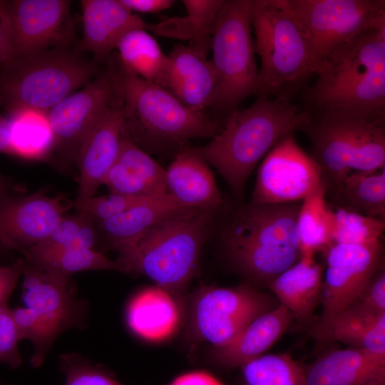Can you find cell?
Here are the masks:
<instances>
[{"label":"cell","instance_id":"cell-1","mask_svg":"<svg viewBox=\"0 0 385 385\" xmlns=\"http://www.w3.org/2000/svg\"><path fill=\"white\" fill-rule=\"evenodd\" d=\"M304 98L314 113L385 118V18L337 48Z\"/></svg>","mask_w":385,"mask_h":385},{"label":"cell","instance_id":"cell-2","mask_svg":"<svg viewBox=\"0 0 385 385\" xmlns=\"http://www.w3.org/2000/svg\"><path fill=\"white\" fill-rule=\"evenodd\" d=\"M309 115L291 101L258 96L248 108L233 111L208 143L191 149L217 169L241 200L257 164L282 138L299 130Z\"/></svg>","mask_w":385,"mask_h":385},{"label":"cell","instance_id":"cell-3","mask_svg":"<svg viewBox=\"0 0 385 385\" xmlns=\"http://www.w3.org/2000/svg\"><path fill=\"white\" fill-rule=\"evenodd\" d=\"M216 210L180 207L118 252L123 272L143 274L171 294L198 272L202 246Z\"/></svg>","mask_w":385,"mask_h":385},{"label":"cell","instance_id":"cell-4","mask_svg":"<svg viewBox=\"0 0 385 385\" xmlns=\"http://www.w3.org/2000/svg\"><path fill=\"white\" fill-rule=\"evenodd\" d=\"M301 202L242 205L223 240L237 269L250 279L269 283L300 257L297 218Z\"/></svg>","mask_w":385,"mask_h":385},{"label":"cell","instance_id":"cell-5","mask_svg":"<svg viewBox=\"0 0 385 385\" xmlns=\"http://www.w3.org/2000/svg\"><path fill=\"white\" fill-rule=\"evenodd\" d=\"M250 21L261 62L256 95L291 101L318 68L288 0H251Z\"/></svg>","mask_w":385,"mask_h":385},{"label":"cell","instance_id":"cell-6","mask_svg":"<svg viewBox=\"0 0 385 385\" xmlns=\"http://www.w3.org/2000/svg\"><path fill=\"white\" fill-rule=\"evenodd\" d=\"M98 73L96 63L70 47L8 60L0 64V108L9 116L26 111L46 113Z\"/></svg>","mask_w":385,"mask_h":385},{"label":"cell","instance_id":"cell-7","mask_svg":"<svg viewBox=\"0 0 385 385\" xmlns=\"http://www.w3.org/2000/svg\"><path fill=\"white\" fill-rule=\"evenodd\" d=\"M299 130L310 139L311 155L321 168L326 195L351 172L385 168V118L309 112Z\"/></svg>","mask_w":385,"mask_h":385},{"label":"cell","instance_id":"cell-8","mask_svg":"<svg viewBox=\"0 0 385 385\" xmlns=\"http://www.w3.org/2000/svg\"><path fill=\"white\" fill-rule=\"evenodd\" d=\"M120 66V65H119ZM119 93L128 137L176 143L213 138L222 126L183 104L160 85L125 73L120 66Z\"/></svg>","mask_w":385,"mask_h":385},{"label":"cell","instance_id":"cell-9","mask_svg":"<svg viewBox=\"0 0 385 385\" xmlns=\"http://www.w3.org/2000/svg\"><path fill=\"white\" fill-rule=\"evenodd\" d=\"M251 0H223L212 35L216 87L209 108L227 116L257 94L258 71L251 34Z\"/></svg>","mask_w":385,"mask_h":385},{"label":"cell","instance_id":"cell-10","mask_svg":"<svg viewBox=\"0 0 385 385\" xmlns=\"http://www.w3.org/2000/svg\"><path fill=\"white\" fill-rule=\"evenodd\" d=\"M288 3L306 37L317 71L337 48L385 18L384 0H288Z\"/></svg>","mask_w":385,"mask_h":385},{"label":"cell","instance_id":"cell-11","mask_svg":"<svg viewBox=\"0 0 385 385\" xmlns=\"http://www.w3.org/2000/svg\"><path fill=\"white\" fill-rule=\"evenodd\" d=\"M70 0H0L6 61L70 47L74 30Z\"/></svg>","mask_w":385,"mask_h":385},{"label":"cell","instance_id":"cell-12","mask_svg":"<svg viewBox=\"0 0 385 385\" xmlns=\"http://www.w3.org/2000/svg\"><path fill=\"white\" fill-rule=\"evenodd\" d=\"M119 71L117 59H110L106 69L45 113L53 135L52 151L62 160L75 163L88 131L119 98Z\"/></svg>","mask_w":385,"mask_h":385},{"label":"cell","instance_id":"cell-13","mask_svg":"<svg viewBox=\"0 0 385 385\" xmlns=\"http://www.w3.org/2000/svg\"><path fill=\"white\" fill-rule=\"evenodd\" d=\"M325 186L321 168L298 144L294 133L282 138L260 163L252 202H301Z\"/></svg>","mask_w":385,"mask_h":385},{"label":"cell","instance_id":"cell-14","mask_svg":"<svg viewBox=\"0 0 385 385\" xmlns=\"http://www.w3.org/2000/svg\"><path fill=\"white\" fill-rule=\"evenodd\" d=\"M277 306L266 294L248 285L202 287L194 302V326L202 339L220 346Z\"/></svg>","mask_w":385,"mask_h":385},{"label":"cell","instance_id":"cell-15","mask_svg":"<svg viewBox=\"0 0 385 385\" xmlns=\"http://www.w3.org/2000/svg\"><path fill=\"white\" fill-rule=\"evenodd\" d=\"M381 242L334 244L326 251L321 317L336 314L351 304L366 287L381 266Z\"/></svg>","mask_w":385,"mask_h":385},{"label":"cell","instance_id":"cell-16","mask_svg":"<svg viewBox=\"0 0 385 385\" xmlns=\"http://www.w3.org/2000/svg\"><path fill=\"white\" fill-rule=\"evenodd\" d=\"M120 96L106 111L84 138L75 163L79 184L73 206L95 196L116 160L127 135Z\"/></svg>","mask_w":385,"mask_h":385},{"label":"cell","instance_id":"cell-17","mask_svg":"<svg viewBox=\"0 0 385 385\" xmlns=\"http://www.w3.org/2000/svg\"><path fill=\"white\" fill-rule=\"evenodd\" d=\"M21 299L56 338L62 332L84 324L85 306L75 299L69 277L41 269L24 260Z\"/></svg>","mask_w":385,"mask_h":385},{"label":"cell","instance_id":"cell-18","mask_svg":"<svg viewBox=\"0 0 385 385\" xmlns=\"http://www.w3.org/2000/svg\"><path fill=\"white\" fill-rule=\"evenodd\" d=\"M70 207L61 196L36 192L13 197L6 193L0 198V229L24 253L44 240Z\"/></svg>","mask_w":385,"mask_h":385},{"label":"cell","instance_id":"cell-19","mask_svg":"<svg viewBox=\"0 0 385 385\" xmlns=\"http://www.w3.org/2000/svg\"><path fill=\"white\" fill-rule=\"evenodd\" d=\"M80 4L83 36L76 51L90 53L97 64L110 57L128 31L148 30L149 24L128 10L120 0H81Z\"/></svg>","mask_w":385,"mask_h":385},{"label":"cell","instance_id":"cell-20","mask_svg":"<svg viewBox=\"0 0 385 385\" xmlns=\"http://www.w3.org/2000/svg\"><path fill=\"white\" fill-rule=\"evenodd\" d=\"M157 84L173 94L192 110L204 113L216 87V77L207 55L190 46L176 45L167 56Z\"/></svg>","mask_w":385,"mask_h":385},{"label":"cell","instance_id":"cell-21","mask_svg":"<svg viewBox=\"0 0 385 385\" xmlns=\"http://www.w3.org/2000/svg\"><path fill=\"white\" fill-rule=\"evenodd\" d=\"M384 381L385 353L353 347L323 354L305 374V385H372Z\"/></svg>","mask_w":385,"mask_h":385},{"label":"cell","instance_id":"cell-22","mask_svg":"<svg viewBox=\"0 0 385 385\" xmlns=\"http://www.w3.org/2000/svg\"><path fill=\"white\" fill-rule=\"evenodd\" d=\"M103 185L111 193L147 197L168 195L165 169L135 144L128 134Z\"/></svg>","mask_w":385,"mask_h":385},{"label":"cell","instance_id":"cell-23","mask_svg":"<svg viewBox=\"0 0 385 385\" xmlns=\"http://www.w3.org/2000/svg\"><path fill=\"white\" fill-rule=\"evenodd\" d=\"M309 334L319 340L385 353V313H374L349 304L332 315L320 316L311 325Z\"/></svg>","mask_w":385,"mask_h":385},{"label":"cell","instance_id":"cell-24","mask_svg":"<svg viewBox=\"0 0 385 385\" xmlns=\"http://www.w3.org/2000/svg\"><path fill=\"white\" fill-rule=\"evenodd\" d=\"M293 319L291 312L279 304L252 321L229 342L215 346L212 358L225 367L242 366L269 349Z\"/></svg>","mask_w":385,"mask_h":385},{"label":"cell","instance_id":"cell-25","mask_svg":"<svg viewBox=\"0 0 385 385\" xmlns=\"http://www.w3.org/2000/svg\"><path fill=\"white\" fill-rule=\"evenodd\" d=\"M165 178L167 193L183 207L217 210L222 202L207 163L191 148L176 155Z\"/></svg>","mask_w":385,"mask_h":385},{"label":"cell","instance_id":"cell-26","mask_svg":"<svg viewBox=\"0 0 385 385\" xmlns=\"http://www.w3.org/2000/svg\"><path fill=\"white\" fill-rule=\"evenodd\" d=\"M323 272V267L314 255H300L293 265L272 279L269 287L294 319L309 322L321 301Z\"/></svg>","mask_w":385,"mask_h":385},{"label":"cell","instance_id":"cell-27","mask_svg":"<svg viewBox=\"0 0 385 385\" xmlns=\"http://www.w3.org/2000/svg\"><path fill=\"white\" fill-rule=\"evenodd\" d=\"M126 319L130 329L138 336L145 340L160 342L175 333L180 316L171 294L156 286L138 292L131 299Z\"/></svg>","mask_w":385,"mask_h":385},{"label":"cell","instance_id":"cell-28","mask_svg":"<svg viewBox=\"0 0 385 385\" xmlns=\"http://www.w3.org/2000/svg\"><path fill=\"white\" fill-rule=\"evenodd\" d=\"M183 207L168 195L153 197L100 225L113 248L118 252L170 213Z\"/></svg>","mask_w":385,"mask_h":385},{"label":"cell","instance_id":"cell-29","mask_svg":"<svg viewBox=\"0 0 385 385\" xmlns=\"http://www.w3.org/2000/svg\"><path fill=\"white\" fill-rule=\"evenodd\" d=\"M327 195L336 207L384 220L385 168L351 172Z\"/></svg>","mask_w":385,"mask_h":385},{"label":"cell","instance_id":"cell-30","mask_svg":"<svg viewBox=\"0 0 385 385\" xmlns=\"http://www.w3.org/2000/svg\"><path fill=\"white\" fill-rule=\"evenodd\" d=\"M326 188L306 197L301 202L297 218L300 255H314L332 245L334 213L326 201Z\"/></svg>","mask_w":385,"mask_h":385},{"label":"cell","instance_id":"cell-31","mask_svg":"<svg viewBox=\"0 0 385 385\" xmlns=\"http://www.w3.org/2000/svg\"><path fill=\"white\" fill-rule=\"evenodd\" d=\"M117 61L127 73L155 83L166 64L165 56L156 40L143 29L128 31L118 42Z\"/></svg>","mask_w":385,"mask_h":385},{"label":"cell","instance_id":"cell-32","mask_svg":"<svg viewBox=\"0 0 385 385\" xmlns=\"http://www.w3.org/2000/svg\"><path fill=\"white\" fill-rule=\"evenodd\" d=\"M14 155L43 160L52 152L53 135L46 114L26 111L9 117Z\"/></svg>","mask_w":385,"mask_h":385},{"label":"cell","instance_id":"cell-33","mask_svg":"<svg viewBox=\"0 0 385 385\" xmlns=\"http://www.w3.org/2000/svg\"><path fill=\"white\" fill-rule=\"evenodd\" d=\"M93 220L83 212L65 215L42 242L24 252L25 257L66 249L93 248L96 242Z\"/></svg>","mask_w":385,"mask_h":385},{"label":"cell","instance_id":"cell-34","mask_svg":"<svg viewBox=\"0 0 385 385\" xmlns=\"http://www.w3.org/2000/svg\"><path fill=\"white\" fill-rule=\"evenodd\" d=\"M25 257L41 269L69 277L74 273L88 270L123 272L117 260H111L93 248L66 249Z\"/></svg>","mask_w":385,"mask_h":385},{"label":"cell","instance_id":"cell-35","mask_svg":"<svg viewBox=\"0 0 385 385\" xmlns=\"http://www.w3.org/2000/svg\"><path fill=\"white\" fill-rule=\"evenodd\" d=\"M247 385H305L306 370L289 355H262L241 366Z\"/></svg>","mask_w":385,"mask_h":385},{"label":"cell","instance_id":"cell-36","mask_svg":"<svg viewBox=\"0 0 385 385\" xmlns=\"http://www.w3.org/2000/svg\"><path fill=\"white\" fill-rule=\"evenodd\" d=\"M333 213L332 245L381 242L385 229L384 220L340 207L333 210Z\"/></svg>","mask_w":385,"mask_h":385},{"label":"cell","instance_id":"cell-37","mask_svg":"<svg viewBox=\"0 0 385 385\" xmlns=\"http://www.w3.org/2000/svg\"><path fill=\"white\" fill-rule=\"evenodd\" d=\"M11 312L19 340L28 339L34 345V353L31 363L34 366H39L56 338L43 320L30 308L25 306L16 307L11 309Z\"/></svg>","mask_w":385,"mask_h":385},{"label":"cell","instance_id":"cell-38","mask_svg":"<svg viewBox=\"0 0 385 385\" xmlns=\"http://www.w3.org/2000/svg\"><path fill=\"white\" fill-rule=\"evenodd\" d=\"M223 0H184L183 3L194 30L189 46L207 55L213 24Z\"/></svg>","mask_w":385,"mask_h":385},{"label":"cell","instance_id":"cell-39","mask_svg":"<svg viewBox=\"0 0 385 385\" xmlns=\"http://www.w3.org/2000/svg\"><path fill=\"white\" fill-rule=\"evenodd\" d=\"M59 365L65 385H124L78 354L61 355Z\"/></svg>","mask_w":385,"mask_h":385},{"label":"cell","instance_id":"cell-40","mask_svg":"<svg viewBox=\"0 0 385 385\" xmlns=\"http://www.w3.org/2000/svg\"><path fill=\"white\" fill-rule=\"evenodd\" d=\"M151 198L153 197L110 193L108 195L93 196L75 206V208L77 212H83L93 220H96L101 222L143 204Z\"/></svg>","mask_w":385,"mask_h":385},{"label":"cell","instance_id":"cell-41","mask_svg":"<svg viewBox=\"0 0 385 385\" xmlns=\"http://www.w3.org/2000/svg\"><path fill=\"white\" fill-rule=\"evenodd\" d=\"M19 341L11 309L6 305L0 309V363L12 369L21 365L23 359L18 349Z\"/></svg>","mask_w":385,"mask_h":385},{"label":"cell","instance_id":"cell-42","mask_svg":"<svg viewBox=\"0 0 385 385\" xmlns=\"http://www.w3.org/2000/svg\"><path fill=\"white\" fill-rule=\"evenodd\" d=\"M349 304L374 313H385V272L382 267L364 290Z\"/></svg>","mask_w":385,"mask_h":385},{"label":"cell","instance_id":"cell-43","mask_svg":"<svg viewBox=\"0 0 385 385\" xmlns=\"http://www.w3.org/2000/svg\"><path fill=\"white\" fill-rule=\"evenodd\" d=\"M24 260L19 258L6 266H0V309L8 305V300L19 277L22 275Z\"/></svg>","mask_w":385,"mask_h":385},{"label":"cell","instance_id":"cell-44","mask_svg":"<svg viewBox=\"0 0 385 385\" xmlns=\"http://www.w3.org/2000/svg\"><path fill=\"white\" fill-rule=\"evenodd\" d=\"M132 12L155 13L170 8L172 0H120Z\"/></svg>","mask_w":385,"mask_h":385},{"label":"cell","instance_id":"cell-45","mask_svg":"<svg viewBox=\"0 0 385 385\" xmlns=\"http://www.w3.org/2000/svg\"><path fill=\"white\" fill-rule=\"evenodd\" d=\"M170 385H223L209 373L197 371L177 377Z\"/></svg>","mask_w":385,"mask_h":385},{"label":"cell","instance_id":"cell-46","mask_svg":"<svg viewBox=\"0 0 385 385\" xmlns=\"http://www.w3.org/2000/svg\"><path fill=\"white\" fill-rule=\"evenodd\" d=\"M0 153L14 155L10 141V121L0 114Z\"/></svg>","mask_w":385,"mask_h":385},{"label":"cell","instance_id":"cell-47","mask_svg":"<svg viewBox=\"0 0 385 385\" xmlns=\"http://www.w3.org/2000/svg\"><path fill=\"white\" fill-rule=\"evenodd\" d=\"M9 188V184L8 180L0 174V198L5 194L7 193V191ZM0 243L4 246L17 250L15 245L3 233L0 229Z\"/></svg>","mask_w":385,"mask_h":385},{"label":"cell","instance_id":"cell-48","mask_svg":"<svg viewBox=\"0 0 385 385\" xmlns=\"http://www.w3.org/2000/svg\"><path fill=\"white\" fill-rule=\"evenodd\" d=\"M6 60V38L1 9L0 6V64Z\"/></svg>","mask_w":385,"mask_h":385},{"label":"cell","instance_id":"cell-49","mask_svg":"<svg viewBox=\"0 0 385 385\" xmlns=\"http://www.w3.org/2000/svg\"><path fill=\"white\" fill-rule=\"evenodd\" d=\"M372 385H385V383L375 384H372Z\"/></svg>","mask_w":385,"mask_h":385}]
</instances>
